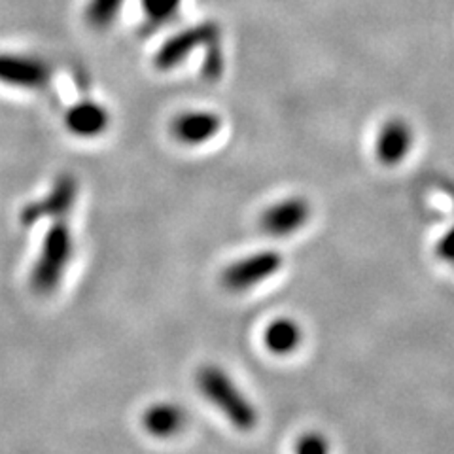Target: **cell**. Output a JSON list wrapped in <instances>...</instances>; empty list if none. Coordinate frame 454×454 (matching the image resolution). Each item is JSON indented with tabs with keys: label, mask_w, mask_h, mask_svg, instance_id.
Instances as JSON below:
<instances>
[{
	"label": "cell",
	"mask_w": 454,
	"mask_h": 454,
	"mask_svg": "<svg viewBox=\"0 0 454 454\" xmlns=\"http://www.w3.org/2000/svg\"><path fill=\"white\" fill-rule=\"evenodd\" d=\"M197 387L212 405H216L230 419L237 430L250 432L255 422H258V413H255L254 405L235 387L230 375H225L220 367H203L197 373Z\"/></svg>",
	"instance_id": "cell-2"
},
{
	"label": "cell",
	"mask_w": 454,
	"mask_h": 454,
	"mask_svg": "<svg viewBox=\"0 0 454 454\" xmlns=\"http://www.w3.org/2000/svg\"><path fill=\"white\" fill-rule=\"evenodd\" d=\"M53 76L44 57L23 51H0V85L8 90L35 93L46 90Z\"/></svg>",
	"instance_id": "cell-3"
},
{
	"label": "cell",
	"mask_w": 454,
	"mask_h": 454,
	"mask_svg": "<svg viewBox=\"0 0 454 454\" xmlns=\"http://www.w3.org/2000/svg\"><path fill=\"white\" fill-rule=\"evenodd\" d=\"M215 36H216V27L212 23L184 28V31L173 35L168 40L163 42V46L153 57V65L158 70H163V73L173 70L186 61L197 48H201Z\"/></svg>",
	"instance_id": "cell-6"
},
{
	"label": "cell",
	"mask_w": 454,
	"mask_h": 454,
	"mask_svg": "<svg viewBox=\"0 0 454 454\" xmlns=\"http://www.w3.org/2000/svg\"><path fill=\"white\" fill-rule=\"evenodd\" d=\"M295 454H328V443L318 434H307L297 443Z\"/></svg>",
	"instance_id": "cell-15"
},
{
	"label": "cell",
	"mask_w": 454,
	"mask_h": 454,
	"mask_svg": "<svg viewBox=\"0 0 454 454\" xmlns=\"http://www.w3.org/2000/svg\"><path fill=\"white\" fill-rule=\"evenodd\" d=\"M282 267V255L278 252H258L248 258L239 260L223 269L222 284L231 292H245L265 278L273 277Z\"/></svg>",
	"instance_id": "cell-5"
},
{
	"label": "cell",
	"mask_w": 454,
	"mask_h": 454,
	"mask_svg": "<svg viewBox=\"0 0 454 454\" xmlns=\"http://www.w3.org/2000/svg\"><path fill=\"white\" fill-rule=\"evenodd\" d=\"M310 218V205L301 197H288L267 207L260 218L262 230L273 237H286L301 227Z\"/></svg>",
	"instance_id": "cell-9"
},
{
	"label": "cell",
	"mask_w": 454,
	"mask_h": 454,
	"mask_svg": "<svg viewBox=\"0 0 454 454\" xmlns=\"http://www.w3.org/2000/svg\"><path fill=\"white\" fill-rule=\"evenodd\" d=\"M76 245L70 225L61 216L57 218L42 239L38 258L31 271V286L40 295H50L59 286L67 267L73 262Z\"/></svg>",
	"instance_id": "cell-1"
},
{
	"label": "cell",
	"mask_w": 454,
	"mask_h": 454,
	"mask_svg": "<svg viewBox=\"0 0 454 454\" xmlns=\"http://www.w3.org/2000/svg\"><path fill=\"white\" fill-rule=\"evenodd\" d=\"M125 6V0H85L82 18L91 31L105 33L116 25Z\"/></svg>",
	"instance_id": "cell-12"
},
{
	"label": "cell",
	"mask_w": 454,
	"mask_h": 454,
	"mask_svg": "<svg viewBox=\"0 0 454 454\" xmlns=\"http://www.w3.org/2000/svg\"><path fill=\"white\" fill-rule=\"evenodd\" d=\"M415 146V131L403 118H390L375 138V158L380 165L395 167L403 163Z\"/></svg>",
	"instance_id": "cell-8"
},
{
	"label": "cell",
	"mask_w": 454,
	"mask_h": 454,
	"mask_svg": "<svg viewBox=\"0 0 454 454\" xmlns=\"http://www.w3.org/2000/svg\"><path fill=\"white\" fill-rule=\"evenodd\" d=\"M184 0H140L142 12L150 25L161 27L173 21L182 8Z\"/></svg>",
	"instance_id": "cell-14"
},
{
	"label": "cell",
	"mask_w": 454,
	"mask_h": 454,
	"mask_svg": "<svg viewBox=\"0 0 454 454\" xmlns=\"http://www.w3.org/2000/svg\"><path fill=\"white\" fill-rule=\"evenodd\" d=\"M74 199H76V182L73 178H61L55 184V188L46 201L25 208L23 216L28 223H35L38 218H44V216H55V218L65 216L70 210V207L74 205Z\"/></svg>",
	"instance_id": "cell-11"
},
{
	"label": "cell",
	"mask_w": 454,
	"mask_h": 454,
	"mask_svg": "<svg viewBox=\"0 0 454 454\" xmlns=\"http://www.w3.org/2000/svg\"><path fill=\"white\" fill-rule=\"evenodd\" d=\"M65 129L74 138L93 140L103 137L112 125V114L106 105L95 101V98H82V101L70 105L65 112Z\"/></svg>",
	"instance_id": "cell-7"
},
{
	"label": "cell",
	"mask_w": 454,
	"mask_h": 454,
	"mask_svg": "<svg viewBox=\"0 0 454 454\" xmlns=\"http://www.w3.org/2000/svg\"><path fill=\"white\" fill-rule=\"evenodd\" d=\"M263 339L269 350L273 354H278V356H284V354H290L300 347L301 330L295 322L288 318H280V320H275L273 324H269Z\"/></svg>",
	"instance_id": "cell-13"
},
{
	"label": "cell",
	"mask_w": 454,
	"mask_h": 454,
	"mask_svg": "<svg viewBox=\"0 0 454 454\" xmlns=\"http://www.w3.org/2000/svg\"><path fill=\"white\" fill-rule=\"evenodd\" d=\"M188 424V413L184 407L173 402H160L150 405L145 415H142V426L145 430L158 437V439H170L178 435Z\"/></svg>",
	"instance_id": "cell-10"
},
{
	"label": "cell",
	"mask_w": 454,
	"mask_h": 454,
	"mask_svg": "<svg viewBox=\"0 0 454 454\" xmlns=\"http://www.w3.org/2000/svg\"><path fill=\"white\" fill-rule=\"evenodd\" d=\"M437 255L442 260H447V262H454V225L452 230L447 231L443 235V239L439 240L437 245Z\"/></svg>",
	"instance_id": "cell-16"
},
{
	"label": "cell",
	"mask_w": 454,
	"mask_h": 454,
	"mask_svg": "<svg viewBox=\"0 0 454 454\" xmlns=\"http://www.w3.org/2000/svg\"><path fill=\"white\" fill-rule=\"evenodd\" d=\"M223 127V118L215 110L190 108L173 116L168 123V133L175 142L186 148L205 146L215 140Z\"/></svg>",
	"instance_id": "cell-4"
}]
</instances>
